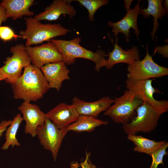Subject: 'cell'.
Segmentation results:
<instances>
[{
  "label": "cell",
  "mask_w": 168,
  "mask_h": 168,
  "mask_svg": "<svg viewBox=\"0 0 168 168\" xmlns=\"http://www.w3.org/2000/svg\"><path fill=\"white\" fill-rule=\"evenodd\" d=\"M21 75L11 84L13 97L30 102L43 98L50 89L40 68L33 64L24 68Z\"/></svg>",
  "instance_id": "obj_1"
},
{
  "label": "cell",
  "mask_w": 168,
  "mask_h": 168,
  "mask_svg": "<svg viewBox=\"0 0 168 168\" xmlns=\"http://www.w3.org/2000/svg\"><path fill=\"white\" fill-rule=\"evenodd\" d=\"M50 40L62 54L63 61L66 65L72 64L76 58H81L93 62L95 64V69L97 72H100L101 68L107 66V60L105 57L108 54L100 49L95 52L84 48L80 44L81 38L79 37L69 40L54 39Z\"/></svg>",
  "instance_id": "obj_2"
},
{
  "label": "cell",
  "mask_w": 168,
  "mask_h": 168,
  "mask_svg": "<svg viewBox=\"0 0 168 168\" xmlns=\"http://www.w3.org/2000/svg\"><path fill=\"white\" fill-rule=\"evenodd\" d=\"M25 19L26 28L21 30L20 34L23 39L26 40V47L49 41L71 32L59 24H44L32 17L25 18Z\"/></svg>",
  "instance_id": "obj_3"
},
{
  "label": "cell",
  "mask_w": 168,
  "mask_h": 168,
  "mask_svg": "<svg viewBox=\"0 0 168 168\" xmlns=\"http://www.w3.org/2000/svg\"><path fill=\"white\" fill-rule=\"evenodd\" d=\"M114 100V104L104 114L110 117L114 122L123 124L128 123L135 117L137 108L143 102L128 90L122 96Z\"/></svg>",
  "instance_id": "obj_4"
},
{
  "label": "cell",
  "mask_w": 168,
  "mask_h": 168,
  "mask_svg": "<svg viewBox=\"0 0 168 168\" xmlns=\"http://www.w3.org/2000/svg\"><path fill=\"white\" fill-rule=\"evenodd\" d=\"M136 114L129 122L123 124L127 135L140 133H149L157 127L160 115L148 104L143 102L136 110Z\"/></svg>",
  "instance_id": "obj_5"
},
{
  "label": "cell",
  "mask_w": 168,
  "mask_h": 168,
  "mask_svg": "<svg viewBox=\"0 0 168 168\" xmlns=\"http://www.w3.org/2000/svg\"><path fill=\"white\" fill-rule=\"evenodd\" d=\"M10 51L12 55L6 58L4 65L0 68V72L6 82L12 84L21 75L23 68L30 64L31 61L23 44L12 46Z\"/></svg>",
  "instance_id": "obj_6"
},
{
  "label": "cell",
  "mask_w": 168,
  "mask_h": 168,
  "mask_svg": "<svg viewBox=\"0 0 168 168\" xmlns=\"http://www.w3.org/2000/svg\"><path fill=\"white\" fill-rule=\"evenodd\" d=\"M153 79L137 80L127 79L125 81L127 90L131 91L137 98L148 104L159 114L168 111V101L165 100H158L153 97L155 94L161 91L152 86Z\"/></svg>",
  "instance_id": "obj_7"
},
{
  "label": "cell",
  "mask_w": 168,
  "mask_h": 168,
  "mask_svg": "<svg viewBox=\"0 0 168 168\" xmlns=\"http://www.w3.org/2000/svg\"><path fill=\"white\" fill-rule=\"evenodd\" d=\"M127 78L137 80L161 77L168 75V68L159 65L148 53V45L146 54L142 60L133 61L128 65Z\"/></svg>",
  "instance_id": "obj_8"
},
{
  "label": "cell",
  "mask_w": 168,
  "mask_h": 168,
  "mask_svg": "<svg viewBox=\"0 0 168 168\" xmlns=\"http://www.w3.org/2000/svg\"><path fill=\"white\" fill-rule=\"evenodd\" d=\"M65 128L60 129L46 118L44 124L37 129L36 136L43 148L50 151L55 161L62 141L67 134Z\"/></svg>",
  "instance_id": "obj_9"
},
{
  "label": "cell",
  "mask_w": 168,
  "mask_h": 168,
  "mask_svg": "<svg viewBox=\"0 0 168 168\" xmlns=\"http://www.w3.org/2000/svg\"><path fill=\"white\" fill-rule=\"evenodd\" d=\"M32 64L40 68L46 64L63 61V56L52 42L35 47H26Z\"/></svg>",
  "instance_id": "obj_10"
},
{
  "label": "cell",
  "mask_w": 168,
  "mask_h": 168,
  "mask_svg": "<svg viewBox=\"0 0 168 168\" xmlns=\"http://www.w3.org/2000/svg\"><path fill=\"white\" fill-rule=\"evenodd\" d=\"M22 114V118L26 122L25 133L32 137L36 136L37 129L43 125L46 119V114L37 105L24 101L18 108Z\"/></svg>",
  "instance_id": "obj_11"
},
{
  "label": "cell",
  "mask_w": 168,
  "mask_h": 168,
  "mask_svg": "<svg viewBox=\"0 0 168 168\" xmlns=\"http://www.w3.org/2000/svg\"><path fill=\"white\" fill-rule=\"evenodd\" d=\"M138 0L134 7L126 11L127 13L124 17L120 20L117 22H113L111 21L108 22V25L112 28V31L114 36L117 37L119 33H122L125 36V40L126 43L130 41L131 35L130 29H133L134 33L135 34L138 39L140 33L137 25V19L140 7V2Z\"/></svg>",
  "instance_id": "obj_12"
},
{
  "label": "cell",
  "mask_w": 168,
  "mask_h": 168,
  "mask_svg": "<svg viewBox=\"0 0 168 168\" xmlns=\"http://www.w3.org/2000/svg\"><path fill=\"white\" fill-rule=\"evenodd\" d=\"M79 114L74 105L61 103L46 114V117L60 129L65 128L75 121Z\"/></svg>",
  "instance_id": "obj_13"
},
{
  "label": "cell",
  "mask_w": 168,
  "mask_h": 168,
  "mask_svg": "<svg viewBox=\"0 0 168 168\" xmlns=\"http://www.w3.org/2000/svg\"><path fill=\"white\" fill-rule=\"evenodd\" d=\"M40 69L48 82L50 88L59 91L63 82L69 80L70 70L63 61L45 64Z\"/></svg>",
  "instance_id": "obj_14"
},
{
  "label": "cell",
  "mask_w": 168,
  "mask_h": 168,
  "mask_svg": "<svg viewBox=\"0 0 168 168\" xmlns=\"http://www.w3.org/2000/svg\"><path fill=\"white\" fill-rule=\"evenodd\" d=\"M72 104L75 106L79 115L92 116L96 118L102 112L105 111L114 102L110 97H103L97 101L90 102L75 96Z\"/></svg>",
  "instance_id": "obj_15"
},
{
  "label": "cell",
  "mask_w": 168,
  "mask_h": 168,
  "mask_svg": "<svg viewBox=\"0 0 168 168\" xmlns=\"http://www.w3.org/2000/svg\"><path fill=\"white\" fill-rule=\"evenodd\" d=\"M72 0H54L44 11L35 16L34 18L40 21L56 20L62 14H67L72 18L76 14V11L70 3Z\"/></svg>",
  "instance_id": "obj_16"
},
{
  "label": "cell",
  "mask_w": 168,
  "mask_h": 168,
  "mask_svg": "<svg viewBox=\"0 0 168 168\" xmlns=\"http://www.w3.org/2000/svg\"><path fill=\"white\" fill-rule=\"evenodd\" d=\"M116 37L115 43L112 41L114 45V49L111 52L109 51L106 67L107 69H110L116 64L124 63L128 65L135 61L140 60L139 50L137 46L134 45L125 50L118 44V38Z\"/></svg>",
  "instance_id": "obj_17"
},
{
  "label": "cell",
  "mask_w": 168,
  "mask_h": 168,
  "mask_svg": "<svg viewBox=\"0 0 168 168\" xmlns=\"http://www.w3.org/2000/svg\"><path fill=\"white\" fill-rule=\"evenodd\" d=\"M34 2V0H2L1 3L5 9L7 19L11 18L14 21L24 16H33L34 13L29 8Z\"/></svg>",
  "instance_id": "obj_18"
},
{
  "label": "cell",
  "mask_w": 168,
  "mask_h": 168,
  "mask_svg": "<svg viewBox=\"0 0 168 168\" xmlns=\"http://www.w3.org/2000/svg\"><path fill=\"white\" fill-rule=\"evenodd\" d=\"M162 0H148V5L147 8L142 9L140 7L139 14L143 15L144 18H148L152 15L153 17V30L151 33L152 39L155 41L154 37L158 29L159 23L158 19H162L167 12L163 4Z\"/></svg>",
  "instance_id": "obj_19"
},
{
  "label": "cell",
  "mask_w": 168,
  "mask_h": 168,
  "mask_svg": "<svg viewBox=\"0 0 168 168\" xmlns=\"http://www.w3.org/2000/svg\"><path fill=\"white\" fill-rule=\"evenodd\" d=\"M109 122L98 119L92 116L79 115L77 119L66 128L68 132L72 131L76 132L93 131L96 128L102 125L107 124Z\"/></svg>",
  "instance_id": "obj_20"
},
{
  "label": "cell",
  "mask_w": 168,
  "mask_h": 168,
  "mask_svg": "<svg viewBox=\"0 0 168 168\" xmlns=\"http://www.w3.org/2000/svg\"><path fill=\"white\" fill-rule=\"evenodd\" d=\"M127 138L133 142L135 146L133 149L134 152L144 153L150 156L166 142L156 141L136 134L128 135Z\"/></svg>",
  "instance_id": "obj_21"
},
{
  "label": "cell",
  "mask_w": 168,
  "mask_h": 168,
  "mask_svg": "<svg viewBox=\"0 0 168 168\" xmlns=\"http://www.w3.org/2000/svg\"><path fill=\"white\" fill-rule=\"evenodd\" d=\"M23 120L20 114H17L14 117L11 124L6 130V141L2 147V150H7L10 146L13 147L15 146H20L16 136L19 126Z\"/></svg>",
  "instance_id": "obj_22"
},
{
  "label": "cell",
  "mask_w": 168,
  "mask_h": 168,
  "mask_svg": "<svg viewBox=\"0 0 168 168\" xmlns=\"http://www.w3.org/2000/svg\"><path fill=\"white\" fill-rule=\"evenodd\" d=\"M85 7L88 12V18L90 21L94 20V16L96 11L102 6L106 5L109 2L108 0H77Z\"/></svg>",
  "instance_id": "obj_23"
},
{
  "label": "cell",
  "mask_w": 168,
  "mask_h": 168,
  "mask_svg": "<svg viewBox=\"0 0 168 168\" xmlns=\"http://www.w3.org/2000/svg\"><path fill=\"white\" fill-rule=\"evenodd\" d=\"M168 147V142L166 141L164 144L151 155L152 162L150 168H157L160 164L163 165L164 156L166 154V149Z\"/></svg>",
  "instance_id": "obj_24"
},
{
  "label": "cell",
  "mask_w": 168,
  "mask_h": 168,
  "mask_svg": "<svg viewBox=\"0 0 168 168\" xmlns=\"http://www.w3.org/2000/svg\"><path fill=\"white\" fill-rule=\"evenodd\" d=\"M19 37L22 38V37L16 34L10 27L6 26H0V39L4 42Z\"/></svg>",
  "instance_id": "obj_25"
},
{
  "label": "cell",
  "mask_w": 168,
  "mask_h": 168,
  "mask_svg": "<svg viewBox=\"0 0 168 168\" xmlns=\"http://www.w3.org/2000/svg\"><path fill=\"white\" fill-rule=\"evenodd\" d=\"M86 158L83 162H81L79 165L82 168H96V166L94 165L90 159L91 152H86Z\"/></svg>",
  "instance_id": "obj_26"
},
{
  "label": "cell",
  "mask_w": 168,
  "mask_h": 168,
  "mask_svg": "<svg viewBox=\"0 0 168 168\" xmlns=\"http://www.w3.org/2000/svg\"><path fill=\"white\" fill-rule=\"evenodd\" d=\"M168 45L167 44L164 46H157L156 47L154 51L153 55L156 53L162 55L163 57L166 58L168 57Z\"/></svg>",
  "instance_id": "obj_27"
},
{
  "label": "cell",
  "mask_w": 168,
  "mask_h": 168,
  "mask_svg": "<svg viewBox=\"0 0 168 168\" xmlns=\"http://www.w3.org/2000/svg\"><path fill=\"white\" fill-rule=\"evenodd\" d=\"M12 120H3L0 123V138L3 132L6 131L8 127L11 124Z\"/></svg>",
  "instance_id": "obj_28"
},
{
  "label": "cell",
  "mask_w": 168,
  "mask_h": 168,
  "mask_svg": "<svg viewBox=\"0 0 168 168\" xmlns=\"http://www.w3.org/2000/svg\"><path fill=\"white\" fill-rule=\"evenodd\" d=\"M7 19L5 9L1 5L0 2V26L2 22L5 21Z\"/></svg>",
  "instance_id": "obj_29"
},
{
  "label": "cell",
  "mask_w": 168,
  "mask_h": 168,
  "mask_svg": "<svg viewBox=\"0 0 168 168\" xmlns=\"http://www.w3.org/2000/svg\"><path fill=\"white\" fill-rule=\"evenodd\" d=\"M133 0H124V8L126 11L129 10L130 8V6L131 3Z\"/></svg>",
  "instance_id": "obj_30"
},
{
  "label": "cell",
  "mask_w": 168,
  "mask_h": 168,
  "mask_svg": "<svg viewBox=\"0 0 168 168\" xmlns=\"http://www.w3.org/2000/svg\"><path fill=\"white\" fill-rule=\"evenodd\" d=\"M163 6L164 7L166 10L167 12L168 13V1L167 0H165V1H163Z\"/></svg>",
  "instance_id": "obj_31"
},
{
  "label": "cell",
  "mask_w": 168,
  "mask_h": 168,
  "mask_svg": "<svg viewBox=\"0 0 168 168\" xmlns=\"http://www.w3.org/2000/svg\"><path fill=\"white\" fill-rule=\"evenodd\" d=\"M5 80V77L2 74L1 72H0V81L3 80Z\"/></svg>",
  "instance_id": "obj_32"
}]
</instances>
